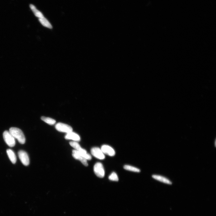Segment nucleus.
Wrapping results in <instances>:
<instances>
[{
  "label": "nucleus",
  "instance_id": "obj_1",
  "mask_svg": "<svg viewBox=\"0 0 216 216\" xmlns=\"http://www.w3.org/2000/svg\"><path fill=\"white\" fill-rule=\"evenodd\" d=\"M9 132L15 138L17 139L20 144H23L25 143V137L20 129L15 127H11L10 128Z\"/></svg>",
  "mask_w": 216,
  "mask_h": 216
},
{
  "label": "nucleus",
  "instance_id": "obj_2",
  "mask_svg": "<svg viewBox=\"0 0 216 216\" xmlns=\"http://www.w3.org/2000/svg\"><path fill=\"white\" fill-rule=\"evenodd\" d=\"M3 137L5 143L9 146L13 147L15 146V138L9 131H5L3 133Z\"/></svg>",
  "mask_w": 216,
  "mask_h": 216
},
{
  "label": "nucleus",
  "instance_id": "obj_3",
  "mask_svg": "<svg viewBox=\"0 0 216 216\" xmlns=\"http://www.w3.org/2000/svg\"><path fill=\"white\" fill-rule=\"evenodd\" d=\"M94 171L95 175L98 177L103 178L105 171L102 164L100 163H96L94 166Z\"/></svg>",
  "mask_w": 216,
  "mask_h": 216
},
{
  "label": "nucleus",
  "instance_id": "obj_4",
  "mask_svg": "<svg viewBox=\"0 0 216 216\" xmlns=\"http://www.w3.org/2000/svg\"><path fill=\"white\" fill-rule=\"evenodd\" d=\"M55 128L58 131L67 133L71 132L73 130V129L71 126L61 123H58L56 126Z\"/></svg>",
  "mask_w": 216,
  "mask_h": 216
},
{
  "label": "nucleus",
  "instance_id": "obj_5",
  "mask_svg": "<svg viewBox=\"0 0 216 216\" xmlns=\"http://www.w3.org/2000/svg\"><path fill=\"white\" fill-rule=\"evenodd\" d=\"M18 156L24 165L28 166L29 164V159L27 153L23 150H20L18 152Z\"/></svg>",
  "mask_w": 216,
  "mask_h": 216
},
{
  "label": "nucleus",
  "instance_id": "obj_6",
  "mask_svg": "<svg viewBox=\"0 0 216 216\" xmlns=\"http://www.w3.org/2000/svg\"><path fill=\"white\" fill-rule=\"evenodd\" d=\"M91 152L92 155L98 159L103 160L105 158L104 154L99 148H92L91 149Z\"/></svg>",
  "mask_w": 216,
  "mask_h": 216
},
{
  "label": "nucleus",
  "instance_id": "obj_7",
  "mask_svg": "<svg viewBox=\"0 0 216 216\" xmlns=\"http://www.w3.org/2000/svg\"><path fill=\"white\" fill-rule=\"evenodd\" d=\"M101 150L104 154H106L110 156H113L115 154V152L113 148L108 145H102Z\"/></svg>",
  "mask_w": 216,
  "mask_h": 216
},
{
  "label": "nucleus",
  "instance_id": "obj_8",
  "mask_svg": "<svg viewBox=\"0 0 216 216\" xmlns=\"http://www.w3.org/2000/svg\"><path fill=\"white\" fill-rule=\"evenodd\" d=\"M152 177L154 179L162 183L171 185L172 184V182L167 177L159 175H153Z\"/></svg>",
  "mask_w": 216,
  "mask_h": 216
},
{
  "label": "nucleus",
  "instance_id": "obj_9",
  "mask_svg": "<svg viewBox=\"0 0 216 216\" xmlns=\"http://www.w3.org/2000/svg\"><path fill=\"white\" fill-rule=\"evenodd\" d=\"M72 155L74 158L79 160L84 165L86 166H88L87 160L82 156L80 155L77 150H73Z\"/></svg>",
  "mask_w": 216,
  "mask_h": 216
},
{
  "label": "nucleus",
  "instance_id": "obj_10",
  "mask_svg": "<svg viewBox=\"0 0 216 216\" xmlns=\"http://www.w3.org/2000/svg\"><path fill=\"white\" fill-rule=\"evenodd\" d=\"M65 138L66 139L72 140L75 141H79L81 140L78 134L72 132L67 133L65 136Z\"/></svg>",
  "mask_w": 216,
  "mask_h": 216
},
{
  "label": "nucleus",
  "instance_id": "obj_11",
  "mask_svg": "<svg viewBox=\"0 0 216 216\" xmlns=\"http://www.w3.org/2000/svg\"><path fill=\"white\" fill-rule=\"evenodd\" d=\"M7 153L8 156L12 163L15 164L17 161L16 157L15 154L13 150L9 149L7 150Z\"/></svg>",
  "mask_w": 216,
  "mask_h": 216
},
{
  "label": "nucleus",
  "instance_id": "obj_12",
  "mask_svg": "<svg viewBox=\"0 0 216 216\" xmlns=\"http://www.w3.org/2000/svg\"><path fill=\"white\" fill-rule=\"evenodd\" d=\"M30 7L33 12L35 15L36 17H39V18H41L44 17L41 12L37 9L34 5L32 4L30 5Z\"/></svg>",
  "mask_w": 216,
  "mask_h": 216
},
{
  "label": "nucleus",
  "instance_id": "obj_13",
  "mask_svg": "<svg viewBox=\"0 0 216 216\" xmlns=\"http://www.w3.org/2000/svg\"><path fill=\"white\" fill-rule=\"evenodd\" d=\"M39 21L43 26L49 28H52L51 24L44 17L39 18Z\"/></svg>",
  "mask_w": 216,
  "mask_h": 216
},
{
  "label": "nucleus",
  "instance_id": "obj_14",
  "mask_svg": "<svg viewBox=\"0 0 216 216\" xmlns=\"http://www.w3.org/2000/svg\"><path fill=\"white\" fill-rule=\"evenodd\" d=\"M41 119L49 125H53L56 122L52 118H47V117L45 116L41 117Z\"/></svg>",
  "mask_w": 216,
  "mask_h": 216
},
{
  "label": "nucleus",
  "instance_id": "obj_15",
  "mask_svg": "<svg viewBox=\"0 0 216 216\" xmlns=\"http://www.w3.org/2000/svg\"><path fill=\"white\" fill-rule=\"evenodd\" d=\"M124 168L126 170L134 172H140V171L139 169L129 165H125L124 167Z\"/></svg>",
  "mask_w": 216,
  "mask_h": 216
},
{
  "label": "nucleus",
  "instance_id": "obj_16",
  "mask_svg": "<svg viewBox=\"0 0 216 216\" xmlns=\"http://www.w3.org/2000/svg\"><path fill=\"white\" fill-rule=\"evenodd\" d=\"M109 179L110 181H118L119 179L116 173L113 172L109 177Z\"/></svg>",
  "mask_w": 216,
  "mask_h": 216
},
{
  "label": "nucleus",
  "instance_id": "obj_17",
  "mask_svg": "<svg viewBox=\"0 0 216 216\" xmlns=\"http://www.w3.org/2000/svg\"><path fill=\"white\" fill-rule=\"evenodd\" d=\"M70 145L76 150H78L81 148V146L76 141H72L70 142Z\"/></svg>",
  "mask_w": 216,
  "mask_h": 216
}]
</instances>
